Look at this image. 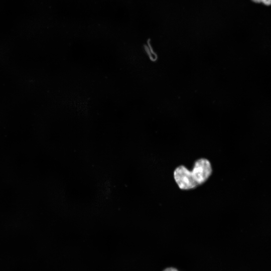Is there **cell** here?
<instances>
[{
	"label": "cell",
	"mask_w": 271,
	"mask_h": 271,
	"mask_svg": "<svg viewBox=\"0 0 271 271\" xmlns=\"http://www.w3.org/2000/svg\"><path fill=\"white\" fill-rule=\"evenodd\" d=\"M212 172L210 161L205 158L197 160L192 171L184 166L177 167L174 171V178L180 189H193L205 183Z\"/></svg>",
	"instance_id": "cell-1"
},
{
	"label": "cell",
	"mask_w": 271,
	"mask_h": 271,
	"mask_svg": "<svg viewBox=\"0 0 271 271\" xmlns=\"http://www.w3.org/2000/svg\"><path fill=\"white\" fill-rule=\"evenodd\" d=\"M163 271H179L177 268L174 267H168L165 268Z\"/></svg>",
	"instance_id": "cell-2"
},
{
	"label": "cell",
	"mask_w": 271,
	"mask_h": 271,
	"mask_svg": "<svg viewBox=\"0 0 271 271\" xmlns=\"http://www.w3.org/2000/svg\"><path fill=\"white\" fill-rule=\"evenodd\" d=\"M256 2H261L263 3L265 5H268L270 4V0H253Z\"/></svg>",
	"instance_id": "cell-3"
}]
</instances>
